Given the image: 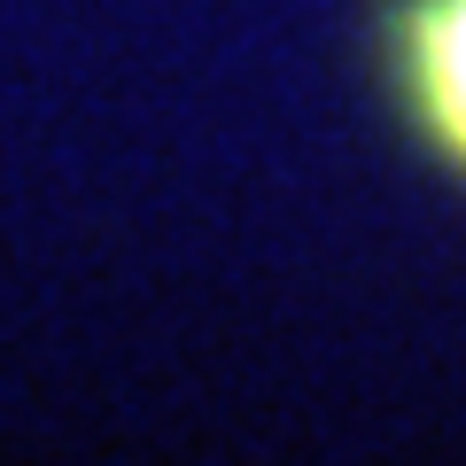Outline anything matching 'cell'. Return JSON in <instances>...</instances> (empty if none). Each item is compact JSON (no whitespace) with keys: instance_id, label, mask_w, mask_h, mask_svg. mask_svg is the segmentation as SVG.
I'll use <instances>...</instances> for the list:
<instances>
[{"instance_id":"1","label":"cell","mask_w":466,"mask_h":466,"mask_svg":"<svg viewBox=\"0 0 466 466\" xmlns=\"http://www.w3.org/2000/svg\"><path fill=\"white\" fill-rule=\"evenodd\" d=\"M373 63L412 148L466 187V0H381Z\"/></svg>"}]
</instances>
